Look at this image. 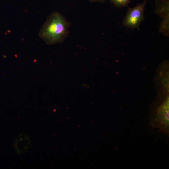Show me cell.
<instances>
[{"label":"cell","mask_w":169,"mask_h":169,"mask_svg":"<svg viewBox=\"0 0 169 169\" xmlns=\"http://www.w3.org/2000/svg\"><path fill=\"white\" fill-rule=\"evenodd\" d=\"M111 3L119 8L126 7L130 3V0H110Z\"/></svg>","instance_id":"8992f818"},{"label":"cell","mask_w":169,"mask_h":169,"mask_svg":"<svg viewBox=\"0 0 169 169\" xmlns=\"http://www.w3.org/2000/svg\"><path fill=\"white\" fill-rule=\"evenodd\" d=\"M70 25L60 13L53 12L48 16L41 28L38 36L48 44L62 43L68 36Z\"/></svg>","instance_id":"6da1fadb"},{"label":"cell","mask_w":169,"mask_h":169,"mask_svg":"<svg viewBox=\"0 0 169 169\" xmlns=\"http://www.w3.org/2000/svg\"><path fill=\"white\" fill-rule=\"evenodd\" d=\"M158 32L162 33L165 36H169V16L161 18Z\"/></svg>","instance_id":"5b68a950"},{"label":"cell","mask_w":169,"mask_h":169,"mask_svg":"<svg viewBox=\"0 0 169 169\" xmlns=\"http://www.w3.org/2000/svg\"><path fill=\"white\" fill-rule=\"evenodd\" d=\"M106 0H89V1L91 2H95V3H104Z\"/></svg>","instance_id":"52a82bcc"},{"label":"cell","mask_w":169,"mask_h":169,"mask_svg":"<svg viewBox=\"0 0 169 169\" xmlns=\"http://www.w3.org/2000/svg\"><path fill=\"white\" fill-rule=\"evenodd\" d=\"M155 13L162 18L169 16V0H155Z\"/></svg>","instance_id":"277c9868"},{"label":"cell","mask_w":169,"mask_h":169,"mask_svg":"<svg viewBox=\"0 0 169 169\" xmlns=\"http://www.w3.org/2000/svg\"><path fill=\"white\" fill-rule=\"evenodd\" d=\"M31 144V141L29 136L25 134H21L17 136L13 141L14 148L18 154H24L29 150Z\"/></svg>","instance_id":"3957f363"},{"label":"cell","mask_w":169,"mask_h":169,"mask_svg":"<svg viewBox=\"0 0 169 169\" xmlns=\"http://www.w3.org/2000/svg\"><path fill=\"white\" fill-rule=\"evenodd\" d=\"M146 3V1L145 0L133 8H129L122 21L123 26L132 29H139L141 23L145 20L144 11Z\"/></svg>","instance_id":"7a4b0ae2"}]
</instances>
